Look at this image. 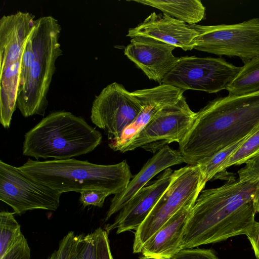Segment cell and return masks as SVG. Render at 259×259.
<instances>
[{
  "label": "cell",
  "mask_w": 259,
  "mask_h": 259,
  "mask_svg": "<svg viewBox=\"0 0 259 259\" xmlns=\"http://www.w3.org/2000/svg\"><path fill=\"white\" fill-rule=\"evenodd\" d=\"M101 133L71 112H52L24 136L26 156L63 160L93 151L101 143Z\"/></svg>",
  "instance_id": "277c9868"
},
{
  "label": "cell",
  "mask_w": 259,
  "mask_h": 259,
  "mask_svg": "<svg viewBox=\"0 0 259 259\" xmlns=\"http://www.w3.org/2000/svg\"><path fill=\"white\" fill-rule=\"evenodd\" d=\"M196 114L183 95L177 103L161 109L137 135L116 151L124 153L141 148L155 153L170 143H179Z\"/></svg>",
  "instance_id": "9c48e42d"
},
{
  "label": "cell",
  "mask_w": 259,
  "mask_h": 259,
  "mask_svg": "<svg viewBox=\"0 0 259 259\" xmlns=\"http://www.w3.org/2000/svg\"><path fill=\"white\" fill-rule=\"evenodd\" d=\"M14 213L0 212V258L12 247L22 234Z\"/></svg>",
  "instance_id": "603a6c76"
},
{
  "label": "cell",
  "mask_w": 259,
  "mask_h": 259,
  "mask_svg": "<svg viewBox=\"0 0 259 259\" xmlns=\"http://www.w3.org/2000/svg\"><path fill=\"white\" fill-rule=\"evenodd\" d=\"M0 259H30V249L23 234Z\"/></svg>",
  "instance_id": "83f0119b"
},
{
  "label": "cell",
  "mask_w": 259,
  "mask_h": 259,
  "mask_svg": "<svg viewBox=\"0 0 259 259\" xmlns=\"http://www.w3.org/2000/svg\"><path fill=\"white\" fill-rule=\"evenodd\" d=\"M176 47L153 38L135 36L124 49V55L151 80L162 84L176 66L180 57L172 51Z\"/></svg>",
  "instance_id": "7c38bea8"
},
{
  "label": "cell",
  "mask_w": 259,
  "mask_h": 259,
  "mask_svg": "<svg viewBox=\"0 0 259 259\" xmlns=\"http://www.w3.org/2000/svg\"><path fill=\"white\" fill-rule=\"evenodd\" d=\"M173 172L171 168L166 169L152 184L139 190L120 210L114 222L105 226L104 230L108 233L116 229L117 234L136 230L167 189Z\"/></svg>",
  "instance_id": "4fadbf2b"
},
{
  "label": "cell",
  "mask_w": 259,
  "mask_h": 259,
  "mask_svg": "<svg viewBox=\"0 0 259 259\" xmlns=\"http://www.w3.org/2000/svg\"><path fill=\"white\" fill-rule=\"evenodd\" d=\"M95 231L96 235L97 259H113L109 245L108 233L100 227Z\"/></svg>",
  "instance_id": "4dcf8cb0"
},
{
  "label": "cell",
  "mask_w": 259,
  "mask_h": 259,
  "mask_svg": "<svg viewBox=\"0 0 259 259\" xmlns=\"http://www.w3.org/2000/svg\"><path fill=\"white\" fill-rule=\"evenodd\" d=\"M18 167L34 181L61 193L96 189L116 195L125 189L132 177L126 160L101 165L75 158L46 161L29 158Z\"/></svg>",
  "instance_id": "3957f363"
},
{
  "label": "cell",
  "mask_w": 259,
  "mask_h": 259,
  "mask_svg": "<svg viewBox=\"0 0 259 259\" xmlns=\"http://www.w3.org/2000/svg\"><path fill=\"white\" fill-rule=\"evenodd\" d=\"M240 68L222 58L181 57L162 83L185 91L191 90L217 93L226 90Z\"/></svg>",
  "instance_id": "ba28073f"
},
{
  "label": "cell",
  "mask_w": 259,
  "mask_h": 259,
  "mask_svg": "<svg viewBox=\"0 0 259 259\" xmlns=\"http://www.w3.org/2000/svg\"><path fill=\"white\" fill-rule=\"evenodd\" d=\"M61 31L58 20L51 16L35 20L31 32L33 61L29 79L18 90L17 100V107L24 117L45 114L55 63L62 54L59 42Z\"/></svg>",
  "instance_id": "5b68a950"
},
{
  "label": "cell",
  "mask_w": 259,
  "mask_h": 259,
  "mask_svg": "<svg viewBox=\"0 0 259 259\" xmlns=\"http://www.w3.org/2000/svg\"><path fill=\"white\" fill-rule=\"evenodd\" d=\"M73 259H97L95 231L86 235H75L73 242Z\"/></svg>",
  "instance_id": "d4e9b609"
},
{
  "label": "cell",
  "mask_w": 259,
  "mask_h": 259,
  "mask_svg": "<svg viewBox=\"0 0 259 259\" xmlns=\"http://www.w3.org/2000/svg\"><path fill=\"white\" fill-rule=\"evenodd\" d=\"M248 137L222 149L211 157L198 164L201 174L202 184L204 186L207 182L213 179L219 173L224 164Z\"/></svg>",
  "instance_id": "7402d4cb"
},
{
  "label": "cell",
  "mask_w": 259,
  "mask_h": 259,
  "mask_svg": "<svg viewBox=\"0 0 259 259\" xmlns=\"http://www.w3.org/2000/svg\"><path fill=\"white\" fill-rule=\"evenodd\" d=\"M21 62L0 71V122L9 128L17 106Z\"/></svg>",
  "instance_id": "d6986e66"
},
{
  "label": "cell",
  "mask_w": 259,
  "mask_h": 259,
  "mask_svg": "<svg viewBox=\"0 0 259 259\" xmlns=\"http://www.w3.org/2000/svg\"><path fill=\"white\" fill-rule=\"evenodd\" d=\"M204 187L198 165L174 171L167 189L135 231L133 253H140L144 243L181 209L194 205Z\"/></svg>",
  "instance_id": "8992f818"
},
{
  "label": "cell",
  "mask_w": 259,
  "mask_h": 259,
  "mask_svg": "<svg viewBox=\"0 0 259 259\" xmlns=\"http://www.w3.org/2000/svg\"><path fill=\"white\" fill-rule=\"evenodd\" d=\"M143 5L156 8L163 14L187 23L196 24L205 16V7L200 0H134Z\"/></svg>",
  "instance_id": "ffe728a7"
},
{
  "label": "cell",
  "mask_w": 259,
  "mask_h": 259,
  "mask_svg": "<svg viewBox=\"0 0 259 259\" xmlns=\"http://www.w3.org/2000/svg\"><path fill=\"white\" fill-rule=\"evenodd\" d=\"M245 235L252 246L256 259H259V222L255 221Z\"/></svg>",
  "instance_id": "1f68e13d"
},
{
  "label": "cell",
  "mask_w": 259,
  "mask_h": 259,
  "mask_svg": "<svg viewBox=\"0 0 259 259\" xmlns=\"http://www.w3.org/2000/svg\"><path fill=\"white\" fill-rule=\"evenodd\" d=\"M226 90L228 95L239 96L259 91V56L247 62Z\"/></svg>",
  "instance_id": "44dd1931"
},
{
  "label": "cell",
  "mask_w": 259,
  "mask_h": 259,
  "mask_svg": "<svg viewBox=\"0 0 259 259\" xmlns=\"http://www.w3.org/2000/svg\"><path fill=\"white\" fill-rule=\"evenodd\" d=\"M111 195L109 192L96 189H91L80 192L79 201L83 206H94L102 207L105 199Z\"/></svg>",
  "instance_id": "4316f807"
},
{
  "label": "cell",
  "mask_w": 259,
  "mask_h": 259,
  "mask_svg": "<svg viewBox=\"0 0 259 259\" xmlns=\"http://www.w3.org/2000/svg\"><path fill=\"white\" fill-rule=\"evenodd\" d=\"M259 213V180L229 181L202 190L185 226L180 250L246 235Z\"/></svg>",
  "instance_id": "6da1fadb"
},
{
  "label": "cell",
  "mask_w": 259,
  "mask_h": 259,
  "mask_svg": "<svg viewBox=\"0 0 259 259\" xmlns=\"http://www.w3.org/2000/svg\"><path fill=\"white\" fill-rule=\"evenodd\" d=\"M35 15L18 11L0 19V71L20 61L35 21Z\"/></svg>",
  "instance_id": "2e32d148"
},
{
  "label": "cell",
  "mask_w": 259,
  "mask_h": 259,
  "mask_svg": "<svg viewBox=\"0 0 259 259\" xmlns=\"http://www.w3.org/2000/svg\"><path fill=\"white\" fill-rule=\"evenodd\" d=\"M184 162L178 150L166 145L157 151L143 166L141 170L131 180L122 192L114 195L106 213L105 221L120 211L128 201L159 172L172 165Z\"/></svg>",
  "instance_id": "e0dca14e"
},
{
  "label": "cell",
  "mask_w": 259,
  "mask_h": 259,
  "mask_svg": "<svg viewBox=\"0 0 259 259\" xmlns=\"http://www.w3.org/2000/svg\"><path fill=\"white\" fill-rule=\"evenodd\" d=\"M197 32L194 49L237 57L244 64L259 56V18L231 24H188Z\"/></svg>",
  "instance_id": "52a82bcc"
},
{
  "label": "cell",
  "mask_w": 259,
  "mask_h": 259,
  "mask_svg": "<svg viewBox=\"0 0 259 259\" xmlns=\"http://www.w3.org/2000/svg\"><path fill=\"white\" fill-rule=\"evenodd\" d=\"M258 154H259V130L247 138L224 164L219 173L231 166L245 163Z\"/></svg>",
  "instance_id": "cb8c5ba5"
},
{
  "label": "cell",
  "mask_w": 259,
  "mask_h": 259,
  "mask_svg": "<svg viewBox=\"0 0 259 259\" xmlns=\"http://www.w3.org/2000/svg\"><path fill=\"white\" fill-rule=\"evenodd\" d=\"M142 106L132 92L114 82L96 96L91 109L92 122L103 130L110 140L119 139L137 117Z\"/></svg>",
  "instance_id": "8fae6325"
},
{
  "label": "cell",
  "mask_w": 259,
  "mask_h": 259,
  "mask_svg": "<svg viewBox=\"0 0 259 259\" xmlns=\"http://www.w3.org/2000/svg\"><path fill=\"white\" fill-rule=\"evenodd\" d=\"M33 58L34 55L30 33L26 41L22 56L20 68L18 90L27 83L29 79Z\"/></svg>",
  "instance_id": "484cf974"
},
{
  "label": "cell",
  "mask_w": 259,
  "mask_h": 259,
  "mask_svg": "<svg viewBox=\"0 0 259 259\" xmlns=\"http://www.w3.org/2000/svg\"><path fill=\"white\" fill-rule=\"evenodd\" d=\"M185 91L165 84L132 92L142 106L135 119L123 131L120 137L110 140L109 146L113 150L126 143L137 135L163 107L177 103Z\"/></svg>",
  "instance_id": "5bb4252c"
},
{
  "label": "cell",
  "mask_w": 259,
  "mask_h": 259,
  "mask_svg": "<svg viewBox=\"0 0 259 259\" xmlns=\"http://www.w3.org/2000/svg\"><path fill=\"white\" fill-rule=\"evenodd\" d=\"M259 130V91L215 98L196 112L179 143L184 162L198 165Z\"/></svg>",
  "instance_id": "7a4b0ae2"
},
{
  "label": "cell",
  "mask_w": 259,
  "mask_h": 259,
  "mask_svg": "<svg viewBox=\"0 0 259 259\" xmlns=\"http://www.w3.org/2000/svg\"><path fill=\"white\" fill-rule=\"evenodd\" d=\"M240 181H255L259 180V154L249 159L238 171Z\"/></svg>",
  "instance_id": "f546056e"
},
{
  "label": "cell",
  "mask_w": 259,
  "mask_h": 259,
  "mask_svg": "<svg viewBox=\"0 0 259 259\" xmlns=\"http://www.w3.org/2000/svg\"><path fill=\"white\" fill-rule=\"evenodd\" d=\"M61 194L30 179L18 167L0 161V200L15 213L38 209L56 210Z\"/></svg>",
  "instance_id": "30bf717a"
},
{
  "label": "cell",
  "mask_w": 259,
  "mask_h": 259,
  "mask_svg": "<svg viewBox=\"0 0 259 259\" xmlns=\"http://www.w3.org/2000/svg\"><path fill=\"white\" fill-rule=\"evenodd\" d=\"M169 259L219 258L211 249L191 248L181 249Z\"/></svg>",
  "instance_id": "f1b7e54d"
},
{
  "label": "cell",
  "mask_w": 259,
  "mask_h": 259,
  "mask_svg": "<svg viewBox=\"0 0 259 259\" xmlns=\"http://www.w3.org/2000/svg\"><path fill=\"white\" fill-rule=\"evenodd\" d=\"M194 205L181 209L143 245L139 259H169L180 251L182 237Z\"/></svg>",
  "instance_id": "ac0fdd59"
},
{
  "label": "cell",
  "mask_w": 259,
  "mask_h": 259,
  "mask_svg": "<svg viewBox=\"0 0 259 259\" xmlns=\"http://www.w3.org/2000/svg\"><path fill=\"white\" fill-rule=\"evenodd\" d=\"M197 31L186 23L165 14L151 13L143 22L129 29L126 36H143L180 48L194 49Z\"/></svg>",
  "instance_id": "9a60e30c"
}]
</instances>
